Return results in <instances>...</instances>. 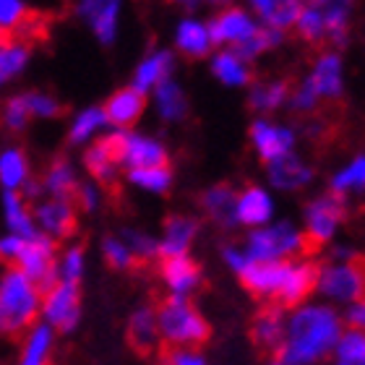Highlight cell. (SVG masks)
Segmentation results:
<instances>
[{
  "label": "cell",
  "instance_id": "cell-35",
  "mask_svg": "<svg viewBox=\"0 0 365 365\" xmlns=\"http://www.w3.org/2000/svg\"><path fill=\"white\" fill-rule=\"evenodd\" d=\"M365 182V160L358 157V160H352L342 173H336L334 180H331V193L336 196L347 198L350 190H360Z\"/></svg>",
  "mask_w": 365,
  "mask_h": 365
},
{
  "label": "cell",
  "instance_id": "cell-4",
  "mask_svg": "<svg viewBox=\"0 0 365 365\" xmlns=\"http://www.w3.org/2000/svg\"><path fill=\"white\" fill-rule=\"evenodd\" d=\"M245 259L259 264H279V261L297 259L305 253H313L303 232H297L289 222L279 225H264L256 227L245 240Z\"/></svg>",
  "mask_w": 365,
  "mask_h": 365
},
{
  "label": "cell",
  "instance_id": "cell-12",
  "mask_svg": "<svg viewBox=\"0 0 365 365\" xmlns=\"http://www.w3.org/2000/svg\"><path fill=\"white\" fill-rule=\"evenodd\" d=\"M198 232V222L185 214H175L165 222V232L162 240L157 243V256L162 259H178V256H188V248Z\"/></svg>",
  "mask_w": 365,
  "mask_h": 365
},
{
  "label": "cell",
  "instance_id": "cell-46",
  "mask_svg": "<svg viewBox=\"0 0 365 365\" xmlns=\"http://www.w3.org/2000/svg\"><path fill=\"white\" fill-rule=\"evenodd\" d=\"M31 113L26 105V97H14L6 107V125L11 130H24V125L29 123Z\"/></svg>",
  "mask_w": 365,
  "mask_h": 365
},
{
  "label": "cell",
  "instance_id": "cell-14",
  "mask_svg": "<svg viewBox=\"0 0 365 365\" xmlns=\"http://www.w3.org/2000/svg\"><path fill=\"white\" fill-rule=\"evenodd\" d=\"M162 279L175 297H188L201 287V269L188 256L162 259Z\"/></svg>",
  "mask_w": 365,
  "mask_h": 365
},
{
  "label": "cell",
  "instance_id": "cell-32",
  "mask_svg": "<svg viewBox=\"0 0 365 365\" xmlns=\"http://www.w3.org/2000/svg\"><path fill=\"white\" fill-rule=\"evenodd\" d=\"M157 107L165 120H180L185 110H188V102L182 97V91L173 81H160L157 84Z\"/></svg>",
  "mask_w": 365,
  "mask_h": 365
},
{
  "label": "cell",
  "instance_id": "cell-19",
  "mask_svg": "<svg viewBox=\"0 0 365 365\" xmlns=\"http://www.w3.org/2000/svg\"><path fill=\"white\" fill-rule=\"evenodd\" d=\"M269 178H272V182L277 188L297 190L313 180V170L303 160H297V154L289 152L269 162Z\"/></svg>",
  "mask_w": 365,
  "mask_h": 365
},
{
  "label": "cell",
  "instance_id": "cell-8",
  "mask_svg": "<svg viewBox=\"0 0 365 365\" xmlns=\"http://www.w3.org/2000/svg\"><path fill=\"white\" fill-rule=\"evenodd\" d=\"M42 324L58 329V331H73L81 319V295H78V284H68V282H55L53 287L42 295Z\"/></svg>",
  "mask_w": 365,
  "mask_h": 365
},
{
  "label": "cell",
  "instance_id": "cell-31",
  "mask_svg": "<svg viewBox=\"0 0 365 365\" xmlns=\"http://www.w3.org/2000/svg\"><path fill=\"white\" fill-rule=\"evenodd\" d=\"M178 47L188 58H206L212 45H209V37H206V29L196 21H182L180 29H178Z\"/></svg>",
  "mask_w": 365,
  "mask_h": 365
},
{
  "label": "cell",
  "instance_id": "cell-36",
  "mask_svg": "<svg viewBox=\"0 0 365 365\" xmlns=\"http://www.w3.org/2000/svg\"><path fill=\"white\" fill-rule=\"evenodd\" d=\"M128 180L144 190L165 193L173 182V170L170 168H149V170H128Z\"/></svg>",
  "mask_w": 365,
  "mask_h": 365
},
{
  "label": "cell",
  "instance_id": "cell-22",
  "mask_svg": "<svg viewBox=\"0 0 365 365\" xmlns=\"http://www.w3.org/2000/svg\"><path fill=\"white\" fill-rule=\"evenodd\" d=\"M53 342H55L53 329L47 327V324H34V327L26 331L19 365H50V358H53Z\"/></svg>",
  "mask_w": 365,
  "mask_h": 365
},
{
  "label": "cell",
  "instance_id": "cell-50",
  "mask_svg": "<svg viewBox=\"0 0 365 365\" xmlns=\"http://www.w3.org/2000/svg\"><path fill=\"white\" fill-rule=\"evenodd\" d=\"M344 324H350L352 331H360V329H363V324H365V305H363V300L347 305V313H344Z\"/></svg>",
  "mask_w": 365,
  "mask_h": 365
},
{
  "label": "cell",
  "instance_id": "cell-43",
  "mask_svg": "<svg viewBox=\"0 0 365 365\" xmlns=\"http://www.w3.org/2000/svg\"><path fill=\"white\" fill-rule=\"evenodd\" d=\"M123 243L128 245V251L133 253V259L136 261H149L152 256H157V240H152V237L144 235V232L128 230Z\"/></svg>",
  "mask_w": 365,
  "mask_h": 365
},
{
  "label": "cell",
  "instance_id": "cell-20",
  "mask_svg": "<svg viewBox=\"0 0 365 365\" xmlns=\"http://www.w3.org/2000/svg\"><path fill=\"white\" fill-rule=\"evenodd\" d=\"M235 201H237V193L227 182L214 185V188H209L204 196H201V206H204L206 217H212V220L225 230H232L237 225Z\"/></svg>",
  "mask_w": 365,
  "mask_h": 365
},
{
  "label": "cell",
  "instance_id": "cell-53",
  "mask_svg": "<svg viewBox=\"0 0 365 365\" xmlns=\"http://www.w3.org/2000/svg\"><path fill=\"white\" fill-rule=\"evenodd\" d=\"M272 365H282V363H279V360H274V363H272Z\"/></svg>",
  "mask_w": 365,
  "mask_h": 365
},
{
  "label": "cell",
  "instance_id": "cell-52",
  "mask_svg": "<svg viewBox=\"0 0 365 365\" xmlns=\"http://www.w3.org/2000/svg\"><path fill=\"white\" fill-rule=\"evenodd\" d=\"M308 3H311V8H321V6H324V0H308Z\"/></svg>",
  "mask_w": 365,
  "mask_h": 365
},
{
  "label": "cell",
  "instance_id": "cell-17",
  "mask_svg": "<svg viewBox=\"0 0 365 365\" xmlns=\"http://www.w3.org/2000/svg\"><path fill=\"white\" fill-rule=\"evenodd\" d=\"M284 324H287L284 308H279V305H269V308H264V311L253 319V329H251L256 347L264 352L277 355L282 339H284Z\"/></svg>",
  "mask_w": 365,
  "mask_h": 365
},
{
  "label": "cell",
  "instance_id": "cell-10",
  "mask_svg": "<svg viewBox=\"0 0 365 365\" xmlns=\"http://www.w3.org/2000/svg\"><path fill=\"white\" fill-rule=\"evenodd\" d=\"M31 217L42 227V235H47L50 240L71 237L76 232V209H73L71 201L50 198L45 204H39L37 212L31 214Z\"/></svg>",
  "mask_w": 365,
  "mask_h": 365
},
{
  "label": "cell",
  "instance_id": "cell-38",
  "mask_svg": "<svg viewBox=\"0 0 365 365\" xmlns=\"http://www.w3.org/2000/svg\"><path fill=\"white\" fill-rule=\"evenodd\" d=\"M105 123H107V118H105V113H102V107H91V110H86V113H81L76 118V123H73V128H71V133H68V141L71 144H81V141H86V138H89L99 125H105Z\"/></svg>",
  "mask_w": 365,
  "mask_h": 365
},
{
  "label": "cell",
  "instance_id": "cell-11",
  "mask_svg": "<svg viewBox=\"0 0 365 365\" xmlns=\"http://www.w3.org/2000/svg\"><path fill=\"white\" fill-rule=\"evenodd\" d=\"M206 29V37H209V45H222V42H243L248 39L256 31V24L248 19L243 8H227V11H222L217 19H214Z\"/></svg>",
  "mask_w": 365,
  "mask_h": 365
},
{
  "label": "cell",
  "instance_id": "cell-51",
  "mask_svg": "<svg viewBox=\"0 0 365 365\" xmlns=\"http://www.w3.org/2000/svg\"><path fill=\"white\" fill-rule=\"evenodd\" d=\"M225 261H227L230 267L235 269V272H240V269L245 267V253L240 251V248H235V245H227V248H225Z\"/></svg>",
  "mask_w": 365,
  "mask_h": 365
},
{
  "label": "cell",
  "instance_id": "cell-48",
  "mask_svg": "<svg viewBox=\"0 0 365 365\" xmlns=\"http://www.w3.org/2000/svg\"><path fill=\"white\" fill-rule=\"evenodd\" d=\"M73 204H78L84 212H94L99 206V190L94 188V185H89V182H78V190H76V198H73Z\"/></svg>",
  "mask_w": 365,
  "mask_h": 365
},
{
  "label": "cell",
  "instance_id": "cell-27",
  "mask_svg": "<svg viewBox=\"0 0 365 365\" xmlns=\"http://www.w3.org/2000/svg\"><path fill=\"white\" fill-rule=\"evenodd\" d=\"M170 68H173V55L170 53H157L152 58H146L136 71V84L133 89L144 94L149 86H157L160 81H168Z\"/></svg>",
  "mask_w": 365,
  "mask_h": 365
},
{
  "label": "cell",
  "instance_id": "cell-37",
  "mask_svg": "<svg viewBox=\"0 0 365 365\" xmlns=\"http://www.w3.org/2000/svg\"><path fill=\"white\" fill-rule=\"evenodd\" d=\"M297 31H300V37L308 42V45L319 47L324 50V21H321V14L316 8H303L300 16H297Z\"/></svg>",
  "mask_w": 365,
  "mask_h": 365
},
{
  "label": "cell",
  "instance_id": "cell-26",
  "mask_svg": "<svg viewBox=\"0 0 365 365\" xmlns=\"http://www.w3.org/2000/svg\"><path fill=\"white\" fill-rule=\"evenodd\" d=\"M45 188L53 193L55 198H61V201H71L73 204V198H76V190H78V180L73 175V168H71L66 160H55L47 170V178H45Z\"/></svg>",
  "mask_w": 365,
  "mask_h": 365
},
{
  "label": "cell",
  "instance_id": "cell-2",
  "mask_svg": "<svg viewBox=\"0 0 365 365\" xmlns=\"http://www.w3.org/2000/svg\"><path fill=\"white\" fill-rule=\"evenodd\" d=\"M42 292L19 269L0 277V336L26 334L39 316Z\"/></svg>",
  "mask_w": 365,
  "mask_h": 365
},
{
  "label": "cell",
  "instance_id": "cell-24",
  "mask_svg": "<svg viewBox=\"0 0 365 365\" xmlns=\"http://www.w3.org/2000/svg\"><path fill=\"white\" fill-rule=\"evenodd\" d=\"M3 206H6V222L11 227V235H19L24 240H31L39 230L34 225V217H31L29 206H26V198L14 193V190H6L3 196Z\"/></svg>",
  "mask_w": 365,
  "mask_h": 365
},
{
  "label": "cell",
  "instance_id": "cell-34",
  "mask_svg": "<svg viewBox=\"0 0 365 365\" xmlns=\"http://www.w3.org/2000/svg\"><path fill=\"white\" fill-rule=\"evenodd\" d=\"M214 73L225 81V84H248L253 73L245 68L243 61H237L232 53H222L214 58Z\"/></svg>",
  "mask_w": 365,
  "mask_h": 365
},
{
  "label": "cell",
  "instance_id": "cell-15",
  "mask_svg": "<svg viewBox=\"0 0 365 365\" xmlns=\"http://www.w3.org/2000/svg\"><path fill=\"white\" fill-rule=\"evenodd\" d=\"M144 107H146V94L136 91L133 86H125V89H118L113 97L107 99L102 113H105L107 123H113L118 128H130L141 118Z\"/></svg>",
  "mask_w": 365,
  "mask_h": 365
},
{
  "label": "cell",
  "instance_id": "cell-40",
  "mask_svg": "<svg viewBox=\"0 0 365 365\" xmlns=\"http://www.w3.org/2000/svg\"><path fill=\"white\" fill-rule=\"evenodd\" d=\"M102 253H105L107 264L113 269H130L133 264H136V259H133V253L128 251V245L123 243V240H118V237H105V243H102Z\"/></svg>",
  "mask_w": 365,
  "mask_h": 365
},
{
  "label": "cell",
  "instance_id": "cell-21",
  "mask_svg": "<svg viewBox=\"0 0 365 365\" xmlns=\"http://www.w3.org/2000/svg\"><path fill=\"white\" fill-rule=\"evenodd\" d=\"M128 342L138 355H152L160 344V331H157V316L152 308H138L128 321Z\"/></svg>",
  "mask_w": 365,
  "mask_h": 365
},
{
  "label": "cell",
  "instance_id": "cell-16",
  "mask_svg": "<svg viewBox=\"0 0 365 365\" xmlns=\"http://www.w3.org/2000/svg\"><path fill=\"white\" fill-rule=\"evenodd\" d=\"M251 138L256 149H259V157L264 162H272L282 154L292 152V144H295V133L289 128H277L267 120H256L251 125Z\"/></svg>",
  "mask_w": 365,
  "mask_h": 365
},
{
  "label": "cell",
  "instance_id": "cell-39",
  "mask_svg": "<svg viewBox=\"0 0 365 365\" xmlns=\"http://www.w3.org/2000/svg\"><path fill=\"white\" fill-rule=\"evenodd\" d=\"M81 274H84V251L81 248H68L63 253V259L58 261V282L78 284Z\"/></svg>",
  "mask_w": 365,
  "mask_h": 365
},
{
  "label": "cell",
  "instance_id": "cell-54",
  "mask_svg": "<svg viewBox=\"0 0 365 365\" xmlns=\"http://www.w3.org/2000/svg\"><path fill=\"white\" fill-rule=\"evenodd\" d=\"M217 3H222V0H217Z\"/></svg>",
  "mask_w": 365,
  "mask_h": 365
},
{
  "label": "cell",
  "instance_id": "cell-45",
  "mask_svg": "<svg viewBox=\"0 0 365 365\" xmlns=\"http://www.w3.org/2000/svg\"><path fill=\"white\" fill-rule=\"evenodd\" d=\"M26 14H29V6H24L21 0H0V29L14 31Z\"/></svg>",
  "mask_w": 365,
  "mask_h": 365
},
{
  "label": "cell",
  "instance_id": "cell-6",
  "mask_svg": "<svg viewBox=\"0 0 365 365\" xmlns=\"http://www.w3.org/2000/svg\"><path fill=\"white\" fill-rule=\"evenodd\" d=\"M347 217V198L327 193L305 206V240L311 245V251L327 245L336 235V227Z\"/></svg>",
  "mask_w": 365,
  "mask_h": 365
},
{
  "label": "cell",
  "instance_id": "cell-47",
  "mask_svg": "<svg viewBox=\"0 0 365 365\" xmlns=\"http://www.w3.org/2000/svg\"><path fill=\"white\" fill-rule=\"evenodd\" d=\"M160 365H206L204 355H198L196 350H188V347H173L170 352L162 355Z\"/></svg>",
  "mask_w": 365,
  "mask_h": 365
},
{
  "label": "cell",
  "instance_id": "cell-5",
  "mask_svg": "<svg viewBox=\"0 0 365 365\" xmlns=\"http://www.w3.org/2000/svg\"><path fill=\"white\" fill-rule=\"evenodd\" d=\"M14 269L26 277L34 287L45 295L47 289L58 282V253H55V240L37 232L31 240H24L21 253L14 261Z\"/></svg>",
  "mask_w": 365,
  "mask_h": 365
},
{
  "label": "cell",
  "instance_id": "cell-9",
  "mask_svg": "<svg viewBox=\"0 0 365 365\" xmlns=\"http://www.w3.org/2000/svg\"><path fill=\"white\" fill-rule=\"evenodd\" d=\"M289 272V261H279V264H259V261H245V267L240 269V282L251 289L256 297L264 300H274V305L279 303V295L284 289Z\"/></svg>",
  "mask_w": 365,
  "mask_h": 365
},
{
  "label": "cell",
  "instance_id": "cell-25",
  "mask_svg": "<svg viewBox=\"0 0 365 365\" xmlns=\"http://www.w3.org/2000/svg\"><path fill=\"white\" fill-rule=\"evenodd\" d=\"M313 81H316V89H319L321 97L336 99L342 94V68H339V58L334 53L321 55L319 63H316V73H313Z\"/></svg>",
  "mask_w": 365,
  "mask_h": 365
},
{
  "label": "cell",
  "instance_id": "cell-49",
  "mask_svg": "<svg viewBox=\"0 0 365 365\" xmlns=\"http://www.w3.org/2000/svg\"><path fill=\"white\" fill-rule=\"evenodd\" d=\"M21 245H24V237H19V235L0 237V261L14 264V261L19 259V253H21Z\"/></svg>",
  "mask_w": 365,
  "mask_h": 365
},
{
  "label": "cell",
  "instance_id": "cell-7",
  "mask_svg": "<svg viewBox=\"0 0 365 365\" xmlns=\"http://www.w3.org/2000/svg\"><path fill=\"white\" fill-rule=\"evenodd\" d=\"M316 289L331 303H358L363 300V269L358 261L352 264L329 261L316 274Z\"/></svg>",
  "mask_w": 365,
  "mask_h": 365
},
{
  "label": "cell",
  "instance_id": "cell-1",
  "mask_svg": "<svg viewBox=\"0 0 365 365\" xmlns=\"http://www.w3.org/2000/svg\"><path fill=\"white\" fill-rule=\"evenodd\" d=\"M342 336V319L331 305H300L284 324L277 358L282 365H313L334 352Z\"/></svg>",
  "mask_w": 365,
  "mask_h": 365
},
{
  "label": "cell",
  "instance_id": "cell-13",
  "mask_svg": "<svg viewBox=\"0 0 365 365\" xmlns=\"http://www.w3.org/2000/svg\"><path fill=\"white\" fill-rule=\"evenodd\" d=\"M120 165H128L130 170H149V168H170L168 149L154 141V138L128 133L125 138V152H123Z\"/></svg>",
  "mask_w": 365,
  "mask_h": 365
},
{
  "label": "cell",
  "instance_id": "cell-41",
  "mask_svg": "<svg viewBox=\"0 0 365 365\" xmlns=\"http://www.w3.org/2000/svg\"><path fill=\"white\" fill-rule=\"evenodd\" d=\"M115 21H118V0H107V6L91 19V26L105 45H110L115 37Z\"/></svg>",
  "mask_w": 365,
  "mask_h": 365
},
{
  "label": "cell",
  "instance_id": "cell-33",
  "mask_svg": "<svg viewBox=\"0 0 365 365\" xmlns=\"http://www.w3.org/2000/svg\"><path fill=\"white\" fill-rule=\"evenodd\" d=\"M336 365H365V336L363 331H347L334 344Z\"/></svg>",
  "mask_w": 365,
  "mask_h": 365
},
{
  "label": "cell",
  "instance_id": "cell-3",
  "mask_svg": "<svg viewBox=\"0 0 365 365\" xmlns=\"http://www.w3.org/2000/svg\"><path fill=\"white\" fill-rule=\"evenodd\" d=\"M157 316V331L160 339L170 344V347H198L212 336L209 321L201 316L196 305L190 303L188 297H175L170 295L168 300H162V305L154 311Z\"/></svg>",
  "mask_w": 365,
  "mask_h": 365
},
{
  "label": "cell",
  "instance_id": "cell-18",
  "mask_svg": "<svg viewBox=\"0 0 365 365\" xmlns=\"http://www.w3.org/2000/svg\"><path fill=\"white\" fill-rule=\"evenodd\" d=\"M272 198L259 185H248L243 193H237L235 201V220L237 225H248V227H264L272 220Z\"/></svg>",
  "mask_w": 365,
  "mask_h": 365
},
{
  "label": "cell",
  "instance_id": "cell-29",
  "mask_svg": "<svg viewBox=\"0 0 365 365\" xmlns=\"http://www.w3.org/2000/svg\"><path fill=\"white\" fill-rule=\"evenodd\" d=\"M289 78H279V81H272V84H256L248 97V107L251 110H259V113H272L287 99L289 94Z\"/></svg>",
  "mask_w": 365,
  "mask_h": 365
},
{
  "label": "cell",
  "instance_id": "cell-23",
  "mask_svg": "<svg viewBox=\"0 0 365 365\" xmlns=\"http://www.w3.org/2000/svg\"><path fill=\"white\" fill-rule=\"evenodd\" d=\"M251 3L261 19L269 24V29L277 31H287L289 26H295L297 16L303 11L300 0H251Z\"/></svg>",
  "mask_w": 365,
  "mask_h": 365
},
{
  "label": "cell",
  "instance_id": "cell-28",
  "mask_svg": "<svg viewBox=\"0 0 365 365\" xmlns=\"http://www.w3.org/2000/svg\"><path fill=\"white\" fill-rule=\"evenodd\" d=\"M26 180H29V165H26L24 152L6 149L0 154V182H3V188L16 193Z\"/></svg>",
  "mask_w": 365,
  "mask_h": 365
},
{
  "label": "cell",
  "instance_id": "cell-42",
  "mask_svg": "<svg viewBox=\"0 0 365 365\" xmlns=\"http://www.w3.org/2000/svg\"><path fill=\"white\" fill-rule=\"evenodd\" d=\"M24 97H26V105H29L31 115H39V118H58V115L66 113V107H63L58 99L47 97V94L31 91V94H24Z\"/></svg>",
  "mask_w": 365,
  "mask_h": 365
},
{
  "label": "cell",
  "instance_id": "cell-30",
  "mask_svg": "<svg viewBox=\"0 0 365 365\" xmlns=\"http://www.w3.org/2000/svg\"><path fill=\"white\" fill-rule=\"evenodd\" d=\"M84 165H86V170L91 173V178H94L99 185H105L107 190L118 188V165L110 160V154L102 149V144H99V141L84 154Z\"/></svg>",
  "mask_w": 365,
  "mask_h": 365
},
{
  "label": "cell",
  "instance_id": "cell-44",
  "mask_svg": "<svg viewBox=\"0 0 365 365\" xmlns=\"http://www.w3.org/2000/svg\"><path fill=\"white\" fill-rule=\"evenodd\" d=\"M319 89H316V81L313 78H308V81H303V86H300V91H295L292 94V110L295 113H316L319 110Z\"/></svg>",
  "mask_w": 365,
  "mask_h": 365
}]
</instances>
